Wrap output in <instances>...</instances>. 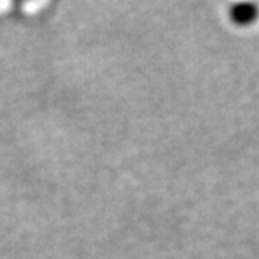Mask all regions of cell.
I'll return each instance as SVG.
<instances>
[{
	"label": "cell",
	"mask_w": 259,
	"mask_h": 259,
	"mask_svg": "<svg viewBox=\"0 0 259 259\" xmlns=\"http://www.w3.org/2000/svg\"><path fill=\"white\" fill-rule=\"evenodd\" d=\"M234 19L240 24H248L256 17V8H253L251 5H237L234 8Z\"/></svg>",
	"instance_id": "obj_1"
}]
</instances>
